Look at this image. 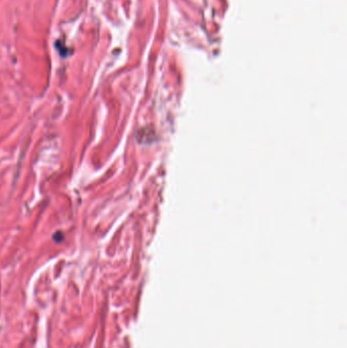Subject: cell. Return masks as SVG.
<instances>
[{"label": "cell", "instance_id": "2", "mask_svg": "<svg viewBox=\"0 0 347 348\" xmlns=\"http://www.w3.org/2000/svg\"><path fill=\"white\" fill-rule=\"evenodd\" d=\"M53 240L56 242V243H61L63 240H64V235L61 231H56L54 234H53Z\"/></svg>", "mask_w": 347, "mask_h": 348}, {"label": "cell", "instance_id": "1", "mask_svg": "<svg viewBox=\"0 0 347 348\" xmlns=\"http://www.w3.org/2000/svg\"><path fill=\"white\" fill-rule=\"evenodd\" d=\"M55 47H56V49H57V51H58V53L62 56V57H67V56H69V48L62 43V42H60V41H56V43H55Z\"/></svg>", "mask_w": 347, "mask_h": 348}]
</instances>
